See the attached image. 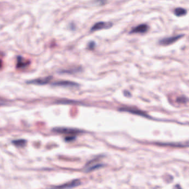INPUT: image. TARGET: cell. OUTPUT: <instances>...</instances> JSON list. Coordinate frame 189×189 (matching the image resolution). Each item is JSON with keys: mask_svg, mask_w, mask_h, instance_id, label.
I'll use <instances>...</instances> for the list:
<instances>
[{"mask_svg": "<svg viewBox=\"0 0 189 189\" xmlns=\"http://www.w3.org/2000/svg\"><path fill=\"white\" fill-rule=\"evenodd\" d=\"M53 131L58 133H63V134L69 135V136H69L75 137V134L82 132L80 131L78 129H71V128H56L53 129Z\"/></svg>", "mask_w": 189, "mask_h": 189, "instance_id": "obj_1", "label": "cell"}, {"mask_svg": "<svg viewBox=\"0 0 189 189\" xmlns=\"http://www.w3.org/2000/svg\"><path fill=\"white\" fill-rule=\"evenodd\" d=\"M81 182L79 180H75L71 181L69 183H67L65 184L59 186H56L54 188H52L51 189H69L74 188L75 187L78 186L80 185Z\"/></svg>", "mask_w": 189, "mask_h": 189, "instance_id": "obj_2", "label": "cell"}, {"mask_svg": "<svg viewBox=\"0 0 189 189\" xmlns=\"http://www.w3.org/2000/svg\"><path fill=\"white\" fill-rule=\"evenodd\" d=\"M102 166V164L100 163L97 160L94 159L87 164L85 167L84 168L85 172H91L92 170H96V169H98L100 167H101Z\"/></svg>", "mask_w": 189, "mask_h": 189, "instance_id": "obj_3", "label": "cell"}, {"mask_svg": "<svg viewBox=\"0 0 189 189\" xmlns=\"http://www.w3.org/2000/svg\"><path fill=\"white\" fill-rule=\"evenodd\" d=\"M183 37V35H179L174 37H171L169 38L163 39L160 41V44L163 45H168L174 43L178 40L179 39Z\"/></svg>", "mask_w": 189, "mask_h": 189, "instance_id": "obj_4", "label": "cell"}, {"mask_svg": "<svg viewBox=\"0 0 189 189\" xmlns=\"http://www.w3.org/2000/svg\"><path fill=\"white\" fill-rule=\"evenodd\" d=\"M120 111H125V112H129L134 115H137L139 116H143L144 117H148V116L146 113L140 110H138L136 108H120Z\"/></svg>", "mask_w": 189, "mask_h": 189, "instance_id": "obj_5", "label": "cell"}, {"mask_svg": "<svg viewBox=\"0 0 189 189\" xmlns=\"http://www.w3.org/2000/svg\"><path fill=\"white\" fill-rule=\"evenodd\" d=\"M111 26H112V23H111L100 22H98V23H96L94 25V26L91 28V30L92 32H93V31L101 30L102 29L108 28L109 27H111Z\"/></svg>", "mask_w": 189, "mask_h": 189, "instance_id": "obj_6", "label": "cell"}, {"mask_svg": "<svg viewBox=\"0 0 189 189\" xmlns=\"http://www.w3.org/2000/svg\"><path fill=\"white\" fill-rule=\"evenodd\" d=\"M149 29L148 26L146 24H142L136 27L131 31L130 33H144Z\"/></svg>", "mask_w": 189, "mask_h": 189, "instance_id": "obj_7", "label": "cell"}, {"mask_svg": "<svg viewBox=\"0 0 189 189\" xmlns=\"http://www.w3.org/2000/svg\"><path fill=\"white\" fill-rule=\"evenodd\" d=\"M53 85L58 86H63V87H77V84L74 82H68V81H61L55 82Z\"/></svg>", "mask_w": 189, "mask_h": 189, "instance_id": "obj_8", "label": "cell"}, {"mask_svg": "<svg viewBox=\"0 0 189 189\" xmlns=\"http://www.w3.org/2000/svg\"><path fill=\"white\" fill-rule=\"evenodd\" d=\"M51 79H52V77H50V76L44 77V78H40V79H38L32 80V81L30 82V83L37 84V85H45L50 82Z\"/></svg>", "mask_w": 189, "mask_h": 189, "instance_id": "obj_9", "label": "cell"}, {"mask_svg": "<svg viewBox=\"0 0 189 189\" xmlns=\"http://www.w3.org/2000/svg\"><path fill=\"white\" fill-rule=\"evenodd\" d=\"M29 64V62L28 61L25 60L22 57L19 56L17 59V68H25L27 65Z\"/></svg>", "mask_w": 189, "mask_h": 189, "instance_id": "obj_10", "label": "cell"}, {"mask_svg": "<svg viewBox=\"0 0 189 189\" xmlns=\"http://www.w3.org/2000/svg\"><path fill=\"white\" fill-rule=\"evenodd\" d=\"M186 10L185 9H183V8H177L175 9L174 10V13L175 14L178 16V17H181V16H183L186 14Z\"/></svg>", "mask_w": 189, "mask_h": 189, "instance_id": "obj_11", "label": "cell"}, {"mask_svg": "<svg viewBox=\"0 0 189 189\" xmlns=\"http://www.w3.org/2000/svg\"><path fill=\"white\" fill-rule=\"evenodd\" d=\"M13 143L16 146H23L26 145V142L25 140L19 139V140L14 141H13Z\"/></svg>", "mask_w": 189, "mask_h": 189, "instance_id": "obj_12", "label": "cell"}, {"mask_svg": "<svg viewBox=\"0 0 189 189\" xmlns=\"http://www.w3.org/2000/svg\"><path fill=\"white\" fill-rule=\"evenodd\" d=\"M186 98L184 97H181L177 99V102H179V103H185L186 102Z\"/></svg>", "mask_w": 189, "mask_h": 189, "instance_id": "obj_13", "label": "cell"}, {"mask_svg": "<svg viewBox=\"0 0 189 189\" xmlns=\"http://www.w3.org/2000/svg\"><path fill=\"white\" fill-rule=\"evenodd\" d=\"M6 103V101L4 99H2L0 97V106H4Z\"/></svg>", "mask_w": 189, "mask_h": 189, "instance_id": "obj_14", "label": "cell"}, {"mask_svg": "<svg viewBox=\"0 0 189 189\" xmlns=\"http://www.w3.org/2000/svg\"><path fill=\"white\" fill-rule=\"evenodd\" d=\"M174 189H181L180 187L179 186V185H176L175 186V188Z\"/></svg>", "mask_w": 189, "mask_h": 189, "instance_id": "obj_15", "label": "cell"}, {"mask_svg": "<svg viewBox=\"0 0 189 189\" xmlns=\"http://www.w3.org/2000/svg\"><path fill=\"white\" fill-rule=\"evenodd\" d=\"M1 66H2V61L0 60V68L1 67Z\"/></svg>", "mask_w": 189, "mask_h": 189, "instance_id": "obj_16", "label": "cell"}]
</instances>
